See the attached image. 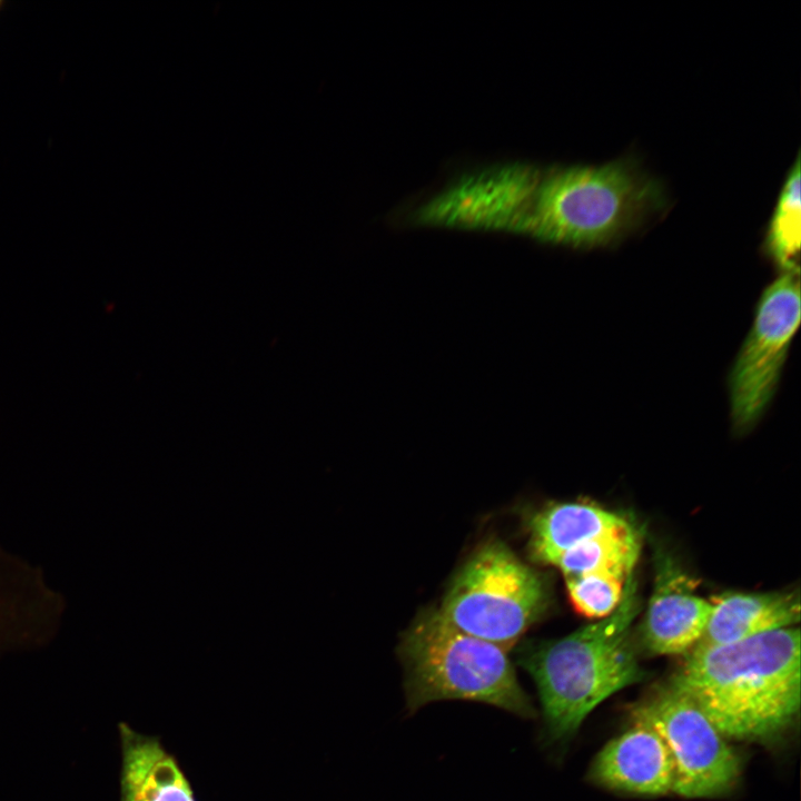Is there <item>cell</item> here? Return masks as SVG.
Segmentation results:
<instances>
[{"instance_id":"obj_3","label":"cell","mask_w":801,"mask_h":801,"mask_svg":"<svg viewBox=\"0 0 801 801\" xmlns=\"http://www.w3.org/2000/svg\"><path fill=\"white\" fill-rule=\"evenodd\" d=\"M640 611L633 573L616 609L558 640L524 643L517 663L535 682L544 740L567 741L604 700L643 680L631 629Z\"/></svg>"},{"instance_id":"obj_14","label":"cell","mask_w":801,"mask_h":801,"mask_svg":"<svg viewBox=\"0 0 801 801\" xmlns=\"http://www.w3.org/2000/svg\"><path fill=\"white\" fill-rule=\"evenodd\" d=\"M801 168L799 156L779 195L765 236V253L781 274H800Z\"/></svg>"},{"instance_id":"obj_8","label":"cell","mask_w":801,"mask_h":801,"mask_svg":"<svg viewBox=\"0 0 801 801\" xmlns=\"http://www.w3.org/2000/svg\"><path fill=\"white\" fill-rule=\"evenodd\" d=\"M695 589V580L672 556L656 551L654 585L642 626V641L647 651L681 654L696 645L712 604L700 597Z\"/></svg>"},{"instance_id":"obj_15","label":"cell","mask_w":801,"mask_h":801,"mask_svg":"<svg viewBox=\"0 0 801 801\" xmlns=\"http://www.w3.org/2000/svg\"><path fill=\"white\" fill-rule=\"evenodd\" d=\"M629 576L602 572L565 580L575 610L590 619L600 620L616 609Z\"/></svg>"},{"instance_id":"obj_1","label":"cell","mask_w":801,"mask_h":801,"mask_svg":"<svg viewBox=\"0 0 801 801\" xmlns=\"http://www.w3.org/2000/svg\"><path fill=\"white\" fill-rule=\"evenodd\" d=\"M666 202L660 182L616 160L601 166L487 167L475 208L488 230L578 248L609 245Z\"/></svg>"},{"instance_id":"obj_16","label":"cell","mask_w":801,"mask_h":801,"mask_svg":"<svg viewBox=\"0 0 801 801\" xmlns=\"http://www.w3.org/2000/svg\"><path fill=\"white\" fill-rule=\"evenodd\" d=\"M2 6H3V1H2V0H0V9L2 8Z\"/></svg>"},{"instance_id":"obj_2","label":"cell","mask_w":801,"mask_h":801,"mask_svg":"<svg viewBox=\"0 0 801 801\" xmlns=\"http://www.w3.org/2000/svg\"><path fill=\"white\" fill-rule=\"evenodd\" d=\"M670 685L691 698L724 738L772 739L799 711L800 631L695 645Z\"/></svg>"},{"instance_id":"obj_7","label":"cell","mask_w":801,"mask_h":801,"mask_svg":"<svg viewBox=\"0 0 801 801\" xmlns=\"http://www.w3.org/2000/svg\"><path fill=\"white\" fill-rule=\"evenodd\" d=\"M633 718L664 741L674 767L672 792L708 798L729 791L736 782V753L686 694L669 685L641 703Z\"/></svg>"},{"instance_id":"obj_12","label":"cell","mask_w":801,"mask_h":801,"mask_svg":"<svg viewBox=\"0 0 801 801\" xmlns=\"http://www.w3.org/2000/svg\"><path fill=\"white\" fill-rule=\"evenodd\" d=\"M121 801H196L176 759L158 739L120 724Z\"/></svg>"},{"instance_id":"obj_9","label":"cell","mask_w":801,"mask_h":801,"mask_svg":"<svg viewBox=\"0 0 801 801\" xmlns=\"http://www.w3.org/2000/svg\"><path fill=\"white\" fill-rule=\"evenodd\" d=\"M590 774L606 788L647 795L671 792L674 782L673 761L664 741L636 722L599 752Z\"/></svg>"},{"instance_id":"obj_13","label":"cell","mask_w":801,"mask_h":801,"mask_svg":"<svg viewBox=\"0 0 801 801\" xmlns=\"http://www.w3.org/2000/svg\"><path fill=\"white\" fill-rule=\"evenodd\" d=\"M640 548L641 532L634 524L564 552L553 565L562 571L565 578L602 572L629 576L633 573Z\"/></svg>"},{"instance_id":"obj_4","label":"cell","mask_w":801,"mask_h":801,"mask_svg":"<svg viewBox=\"0 0 801 801\" xmlns=\"http://www.w3.org/2000/svg\"><path fill=\"white\" fill-rule=\"evenodd\" d=\"M399 656L409 713L454 699L491 704L523 719L536 716L507 650L457 630L437 609L417 616L403 635Z\"/></svg>"},{"instance_id":"obj_11","label":"cell","mask_w":801,"mask_h":801,"mask_svg":"<svg viewBox=\"0 0 801 801\" xmlns=\"http://www.w3.org/2000/svg\"><path fill=\"white\" fill-rule=\"evenodd\" d=\"M633 525L626 516L594 504L552 503L528 521L530 555L537 563L553 565L564 552Z\"/></svg>"},{"instance_id":"obj_5","label":"cell","mask_w":801,"mask_h":801,"mask_svg":"<svg viewBox=\"0 0 801 801\" xmlns=\"http://www.w3.org/2000/svg\"><path fill=\"white\" fill-rule=\"evenodd\" d=\"M544 577L498 540L479 545L437 609L457 630L510 650L544 613Z\"/></svg>"},{"instance_id":"obj_6","label":"cell","mask_w":801,"mask_h":801,"mask_svg":"<svg viewBox=\"0 0 801 801\" xmlns=\"http://www.w3.org/2000/svg\"><path fill=\"white\" fill-rule=\"evenodd\" d=\"M800 316L799 275L781 274L762 293L729 375L730 413L736 433L750 431L772 400Z\"/></svg>"},{"instance_id":"obj_10","label":"cell","mask_w":801,"mask_h":801,"mask_svg":"<svg viewBox=\"0 0 801 801\" xmlns=\"http://www.w3.org/2000/svg\"><path fill=\"white\" fill-rule=\"evenodd\" d=\"M710 602L712 611L696 645L731 644L800 621V599L793 592H726Z\"/></svg>"}]
</instances>
